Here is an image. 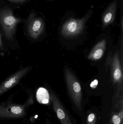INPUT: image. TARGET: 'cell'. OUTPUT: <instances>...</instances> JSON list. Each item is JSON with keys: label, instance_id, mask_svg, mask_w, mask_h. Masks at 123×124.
<instances>
[{"label": "cell", "instance_id": "6da1fadb", "mask_svg": "<svg viewBox=\"0 0 123 124\" xmlns=\"http://www.w3.org/2000/svg\"><path fill=\"white\" fill-rule=\"evenodd\" d=\"M21 22V20L14 16L10 9L5 8L0 11V24L8 40L13 39L17 26Z\"/></svg>", "mask_w": 123, "mask_h": 124}, {"label": "cell", "instance_id": "7a4b0ae2", "mask_svg": "<svg viewBox=\"0 0 123 124\" xmlns=\"http://www.w3.org/2000/svg\"><path fill=\"white\" fill-rule=\"evenodd\" d=\"M33 102L32 97L24 105L8 103L0 105V118H16L25 115V108Z\"/></svg>", "mask_w": 123, "mask_h": 124}, {"label": "cell", "instance_id": "3957f363", "mask_svg": "<svg viewBox=\"0 0 123 124\" xmlns=\"http://www.w3.org/2000/svg\"><path fill=\"white\" fill-rule=\"evenodd\" d=\"M65 75L70 96L78 108H81L82 100L81 85L73 73L67 68H65Z\"/></svg>", "mask_w": 123, "mask_h": 124}, {"label": "cell", "instance_id": "277c9868", "mask_svg": "<svg viewBox=\"0 0 123 124\" xmlns=\"http://www.w3.org/2000/svg\"><path fill=\"white\" fill-rule=\"evenodd\" d=\"M89 17L87 15L81 19H73L68 20L62 27L61 34L68 38L78 35L83 31Z\"/></svg>", "mask_w": 123, "mask_h": 124}, {"label": "cell", "instance_id": "5b68a950", "mask_svg": "<svg viewBox=\"0 0 123 124\" xmlns=\"http://www.w3.org/2000/svg\"><path fill=\"white\" fill-rule=\"evenodd\" d=\"M31 68L30 66L25 67L8 77L0 85V96L18 84L30 71Z\"/></svg>", "mask_w": 123, "mask_h": 124}, {"label": "cell", "instance_id": "8992f818", "mask_svg": "<svg viewBox=\"0 0 123 124\" xmlns=\"http://www.w3.org/2000/svg\"><path fill=\"white\" fill-rule=\"evenodd\" d=\"M45 27L44 22L41 18L35 16L32 14L27 21V32L30 37L37 39L43 32Z\"/></svg>", "mask_w": 123, "mask_h": 124}, {"label": "cell", "instance_id": "52a82bcc", "mask_svg": "<svg viewBox=\"0 0 123 124\" xmlns=\"http://www.w3.org/2000/svg\"><path fill=\"white\" fill-rule=\"evenodd\" d=\"M121 68L118 53L117 52L112 60L111 76L113 82L117 87L118 92L123 87V74Z\"/></svg>", "mask_w": 123, "mask_h": 124}, {"label": "cell", "instance_id": "ba28073f", "mask_svg": "<svg viewBox=\"0 0 123 124\" xmlns=\"http://www.w3.org/2000/svg\"><path fill=\"white\" fill-rule=\"evenodd\" d=\"M52 100L53 108L57 114L58 118L62 124H72L68 114L56 96L54 95H52Z\"/></svg>", "mask_w": 123, "mask_h": 124}, {"label": "cell", "instance_id": "9c48e42d", "mask_svg": "<svg viewBox=\"0 0 123 124\" xmlns=\"http://www.w3.org/2000/svg\"><path fill=\"white\" fill-rule=\"evenodd\" d=\"M106 41L102 40L94 47L88 56L89 59L96 61L102 58L106 49Z\"/></svg>", "mask_w": 123, "mask_h": 124}, {"label": "cell", "instance_id": "30bf717a", "mask_svg": "<svg viewBox=\"0 0 123 124\" xmlns=\"http://www.w3.org/2000/svg\"><path fill=\"white\" fill-rule=\"evenodd\" d=\"M117 3V1H115L111 4L104 14L102 17L103 26H107L114 21Z\"/></svg>", "mask_w": 123, "mask_h": 124}, {"label": "cell", "instance_id": "8fae6325", "mask_svg": "<svg viewBox=\"0 0 123 124\" xmlns=\"http://www.w3.org/2000/svg\"><path fill=\"white\" fill-rule=\"evenodd\" d=\"M38 99L43 103H47L49 102L50 97L49 93L45 89L40 88L37 93Z\"/></svg>", "mask_w": 123, "mask_h": 124}, {"label": "cell", "instance_id": "7c38bea8", "mask_svg": "<svg viewBox=\"0 0 123 124\" xmlns=\"http://www.w3.org/2000/svg\"><path fill=\"white\" fill-rule=\"evenodd\" d=\"M95 116L94 114L91 113L88 116L87 118V122L89 124H92L94 123Z\"/></svg>", "mask_w": 123, "mask_h": 124}, {"label": "cell", "instance_id": "4fadbf2b", "mask_svg": "<svg viewBox=\"0 0 123 124\" xmlns=\"http://www.w3.org/2000/svg\"><path fill=\"white\" fill-rule=\"evenodd\" d=\"M112 121L114 124H120V118L117 115H115L113 116Z\"/></svg>", "mask_w": 123, "mask_h": 124}, {"label": "cell", "instance_id": "5bb4252c", "mask_svg": "<svg viewBox=\"0 0 123 124\" xmlns=\"http://www.w3.org/2000/svg\"><path fill=\"white\" fill-rule=\"evenodd\" d=\"M10 2L17 3H22L25 2L27 0H8Z\"/></svg>", "mask_w": 123, "mask_h": 124}, {"label": "cell", "instance_id": "9a60e30c", "mask_svg": "<svg viewBox=\"0 0 123 124\" xmlns=\"http://www.w3.org/2000/svg\"><path fill=\"white\" fill-rule=\"evenodd\" d=\"M97 81L95 80L94 81L92 82V83L91 84V87L92 88H95L97 86Z\"/></svg>", "mask_w": 123, "mask_h": 124}, {"label": "cell", "instance_id": "2e32d148", "mask_svg": "<svg viewBox=\"0 0 123 124\" xmlns=\"http://www.w3.org/2000/svg\"><path fill=\"white\" fill-rule=\"evenodd\" d=\"M3 49V44L2 40L0 33V51H2Z\"/></svg>", "mask_w": 123, "mask_h": 124}]
</instances>
